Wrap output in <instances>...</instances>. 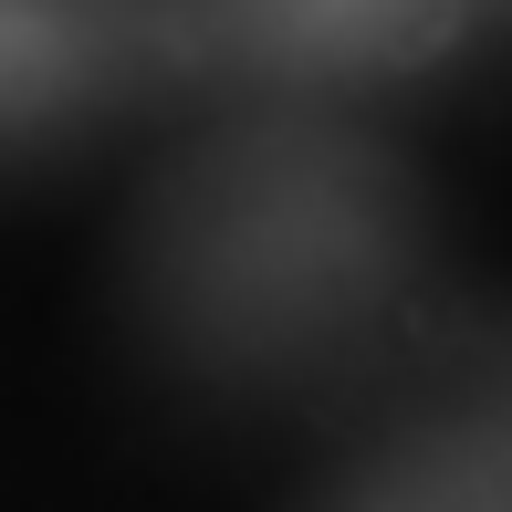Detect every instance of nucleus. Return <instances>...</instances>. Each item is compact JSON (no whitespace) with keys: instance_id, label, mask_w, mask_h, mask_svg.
<instances>
[{"instance_id":"f257e3e1","label":"nucleus","mask_w":512,"mask_h":512,"mask_svg":"<svg viewBox=\"0 0 512 512\" xmlns=\"http://www.w3.org/2000/svg\"><path fill=\"white\" fill-rule=\"evenodd\" d=\"M105 0H0V115H42L105 53Z\"/></svg>"},{"instance_id":"f03ea898","label":"nucleus","mask_w":512,"mask_h":512,"mask_svg":"<svg viewBox=\"0 0 512 512\" xmlns=\"http://www.w3.org/2000/svg\"><path fill=\"white\" fill-rule=\"evenodd\" d=\"M272 21V42H304V53H366L387 32H418L429 0H251Z\"/></svg>"}]
</instances>
